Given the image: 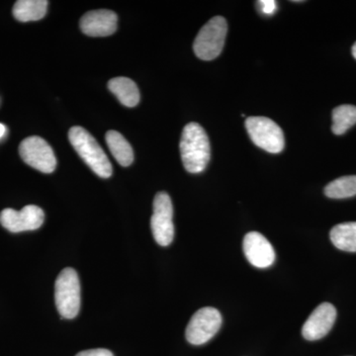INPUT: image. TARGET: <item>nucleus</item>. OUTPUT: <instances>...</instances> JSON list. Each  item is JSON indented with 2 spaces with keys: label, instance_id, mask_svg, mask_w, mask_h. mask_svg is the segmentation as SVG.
<instances>
[{
  "label": "nucleus",
  "instance_id": "obj_13",
  "mask_svg": "<svg viewBox=\"0 0 356 356\" xmlns=\"http://www.w3.org/2000/svg\"><path fill=\"white\" fill-rule=\"evenodd\" d=\"M108 88L124 106L135 107L139 104V88L132 79L123 76L115 77L109 81Z\"/></svg>",
  "mask_w": 356,
  "mask_h": 356
},
{
  "label": "nucleus",
  "instance_id": "obj_9",
  "mask_svg": "<svg viewBox=\"0 0 356 356\" xmlns=\"http://www.w3.org/2000/svg\"><path fill=\"white\" fill-rule=\"evenodd\" d=\"M44 221V211L36 205L25 206L21 211L7 208L0 213V224L11 233L35 231Z\"/></svg>",
  "mask_w": 356,
  "mask_h": 356
},
{
  "label": "nucleus",
  "instance_id": "obj_20",
  "mask_svg": "<svg viewBox=\"0 0 356 356\" xmlns=\"http://www.w3.org/2000/svg\"><path fill=\"white\" fill-rule=\"evenodd\" d=\"M76 356H114L113 353L104 348H96V350H89L81 351L77 353Z\"/></svg>",
  "mask_w": 356,
  "mask_h": 356
},
{
  "label": "nucleus",
  "instance_id": "obj_12",
  "mask_svg": "<svg viewBox=\"0 0 356 356\" xmlns=\"http://www.w3.org/2000/svg\"><path fill=\"white\" fill-rule=\"evenodd\" d=\"M118 16L111 10L89 11L81 17L79 26L84 34L90 37H106L117 30Z\"/></svg>",
  "mask_w": 356,
  "mask_h": 356
},
{
  "label": "nucleus",
  "instance_id": "obj_3",
  "mask_svg": "<svg viewBox=\"0 0 356 356\" xmlns=\"http://www.w3.org/2000/svg\"><path fill=\"white\" fill-rule=\"evenodd\" d=\"M56 306L62 318L72 320L81 309V283L74 269L65 268L58 274L55 284Z\"/></svg>",
  "mask_w": 356,
  "mask_h": 356
},
{
  "label": "nucleus",
  "instance_id": "obj_8",
  "mask_svg": "<svg viewBox=\"0 0 356 356\" xmlns=\"http://www.w3.org/2000/svg\"><path fill=\"white\" fill-rule=\"evenodd\" d=\"M21 159L35 170L44 173H51L57 168V159L48 143L42 138L33 136L21 142Z\"/></svg>",
  "mask_w": 356,
  "mask_h": 356
},
{
  "label": "nucleus",
  "instance_id": "obj_15",
  "mask_svg": "<svg viewBox=\"0 0 356 356\" xmlns=\"http://www.w3.org/2000/svg\"><path fill=\"white\" fill-rule=\"evenodd\" d=\"M106 143L110 152L115 159L122 166L132 165L134 161V152L132 147L129 144L127 140L117 131H108L106 133Z\"/></svg>",
  "mask_w": 356,
  "mask_h": 356
},
{
  "label": "nucleus",
  "instance_id": "obj_7",
  "mask_svg": "<svg viewBox=\"0 0 356 356\" xmlns=\"http://www.w3.org/2000/svg\"><path fill=\"white\" fill-rule=\"evenodd\" d=\"M222 316L217 309L205 307L192 316L186 327V339L193 346L208 343L219 332Z\"/></svg>",
  "mask_w": 356,
  "mask_h": 356
},
{
  "label": "nucleus",
  "instance_id": "obj_10",
  "mask_svg": "<svg viewBox=\"0 0 356 356\" xmlns=\"http://www.w3.org/2000/svg\"><path fill=\"white\" fill-rule=\"evenodd\" d=\"M243 248L248 262L257 268H266L275 261L273 245L257 232H250L245 236Z\"/></svg>",
  "mask_w": 356,
  "mask_h": 356
},
{
  "label": "nucleus",
  "instance_id": "obj_14",
  "mask_svg": "<svg viewBox=\"0 0 356 356\" xmlns=\"http://www.w3.org/2000/svg\"><path fill=\"white\" fill-rule=\"evenodd\" d=\"M48 4L46 0H18L13 6V16L20 22L41 20L47 14Z\"/></svg>",
  "mask_w": 356,
  "mask_h": 356
},
{
  "label": "nucleus",
  "instance_id": "obj_11",
  "mask_svg": "<svg viewBox=\"0 0 356 356\" xmlns=\"http://www.w3.org/2000/svg\"><path fill=\"white\" fill-rule=\"evenodd\" d=\"M337 318V310L330 303L318 305L306 321L302 329V334L308 341H318L327 336L334 327Z\"/></svg>",
  "mask_w": 356,
  "mask_h": 356
},
{
  "label": "nucleus",
  "instance_id": "obj_6",
  "mask_svg": "<svg viewBox=\"0 0 356 356\" xmlns=\"http://www.w3.org/2000/svg\"><path fill=\"white\" fill-rule=\"evenodd\" d=\"M172 199L165 192H159L154 200V213L151 228L154 241L161 247H168L175 238V225L172 221Z\"/></svg>",
  "mask_w": 356,
  "mask_h": 356
},
{
  "label": "nucleus",
  "instance_id": "obj_18",
  "mask_svg": "<svg viewBox=\"0 0 356 356\" xmlns=\"http://www.w3.org/2000/svg\"><path fill=\"white\" fill-rule=\"evenodd\" d=\"M325 194L332 199H346L356 195V175L337 178L325 186Z\"/></svg>",
  "mask_w": 356,
  "mask_h": 356
},
{
  "label": "nucleus",
  "instance_id": "obj_21",
  "mask_svg": "<svg viewBox=\"0 0 356 356\" xmlns=\"http://www.w3.org/2000/svg\"><path fill=\"white\" fill-rule=\"evenodd\" d=\"M6 134V127L3 125V124L0 123V139L3 138Z\"/></svg>",
  "mask_w": 356,
  "mask_h": 356
},
{
  "label": "nucleus",
  "instance_id": "obj_22",
  "mask_svg": "<svg viewBox=\"0 0 356 356\" xmlns=\"http://www.w3.org/2000/svg\"><path fill=\"white\" fill-rule=\"evenodd\" d=\"M353 57H355V58L356 60V42H355V44H353Z\"/></svg>",
  "mask_w": 356,
  "mask_h": 356
},
{
  "label": "nucleus",
  "instance_id": "obj_2",
  "mask_svg": "<svg viewBox=\"0 0 356 356\" xmlns=\"http://www.w3.org/2000/svg\"><path fill=\"white\" fill-rule=\"evenodd\" d=\"M69 139L76 153L95 175L102 178L111 177L113 168L108 156L104 153L95 138L86 129L79 126L72 127L69 132Z\"/></svg>",
  "mask_w": 356,
  "mask_h": 356
},
{
  "label": "nucleus",
  "instance_id": "obj_17",
  "mask_svg": "<svg viewBox=\"0 0 356 356\" xmlns=\"http://www.w3.org/2000/svg\"><path fill=\"white\" fill-rule=\"evenodd\" d=\"M356 124V106L341 105L332 111V131L334 135H343Z\"/></svg>",
  "mask_w": 356,
  "mask_h": 356
},
{
  "label": "nucleus",
  "instance_id": "obj_16",
  "mask_svg": "<svg viewBox=\"0 0 356 356\" xmlns=\"http://www.w3.org/2000/svg\"><path fill=\"white\" fill-rule=\"evenodd\" d=\"M330 238L339 250L356 252V222L337 225L332 229Z\"/></svg>",
  "mask_w": 356,
  "mask_h": 356
},
{
  "label": "nucleus",
  "instance_id": "obj_1",
  "mask_svg": "<svg viewBox=\"0 0 356 356\" xmlns=\"http://www.w3.org/2000/svg\"><path fill=\"white\" fill-rule=\"evenodd\" d=\"M180 154L185 170L191 173L202 172L210 161L209 138L198 123L187 124L182 131Z\"/></svg>",
  "mask_w": 356,
  "mask_h": 356
},
{
  "label": "nucleus",
  "instance_id": "obj_5",
  "mask_svg": "<svg viewBox=\"0 0 356 356\" xmlns=\"http://www.w3.org/2000/svg\"><path fill=\"white\" fill-rule=\"evenodd\" d=\"M248 136L257 147L267 153L280 154L284 149L282 129L266 117H248L245 120Z\"/></svg>",
  "mask_w": 356,
  "mask_h": 356
},
{
  "label": "nucleus",
  "instance_id": "obj_4",
  "mask_svg": "<svg viewBox=\"0 0 356 356\" xmlns=\"http://www.w3.org/2000/svg\"><path fill=\"white\" fill-rule=\"evenodd\" d=\"M228 24L222 16H216L201 28L193 44L195 55L200 60H212L219 57L224 48Z\"/></svg>",
  "mask_w": 356,
  "mask_h": 356
},
{
  "label": "nucleus",
  "instance_id": "obj_19",
  "mask_svg": "<svg viewBox=\"0 0 356 356\" xmlns=\"http://www.w3.org/2000/svg\"><path fill=\"white\" fill-rule=\"evenodd\" d=\"M259 4L262 13L267 14V15H271L277 9V4L274 0H262V1H259Z\"/></svg>",
  "mask_w": 356,
  "mask_h": 356
}]
</instances>
